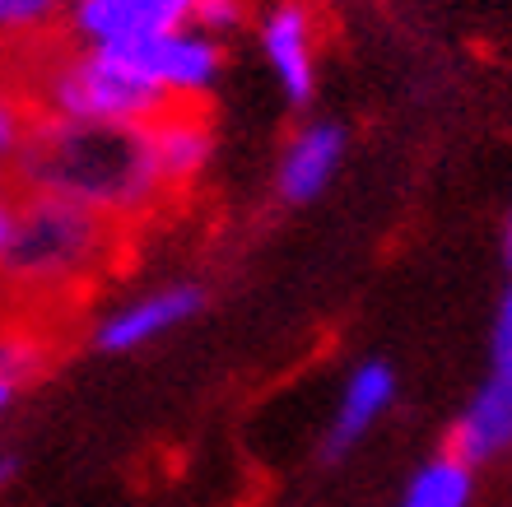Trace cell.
Returning <instances> with one entry per match:
<instances>
[{"label":"cell","mask_w":512,"mask_h":507,"mask_svg":"<svg viewBox=\"0 0 512 507\" xmlns=\"http://www.w3.org/2000/svg\"><path fill=\"white\" fill-rule=\"evenodd\" d=\"M19 177L33 191L122 219L140 214L163 196V182L149 163L145 126H89V121L47 117L33 121L19 154Z\"/></svg>","instance_id":"cell-1"},{"label":"cell","mask_w":512,"mask_h":507,"mask_svg":"<svg viewBox=\"0 0 512 507\" xmlns=\"http://www.w3.org/2000/svg\"><path fill=\"white\" fill-rule=\"evenodd\" d=\"M108 247V214L52 196V191H33L14 210V233L0 275L28 294H61L89 280L108 261Z\"/></svg>","instance_id":"cell-2"},{"label":"cell","mask_w":512,"mask_h":507,"mask_svg":"<svg viewBox=\"0 0 512 507\" xmlns=\"http://www.w3.org/2000/svg\"><path fill=\"white\" fill-rule=\"evenodd\" d=\"M47 112L89 126H149L173 98L149 80L126 47H89L47 75Z\"/></svg>","instance_id":"cell-3"},{"label":"cell","mask_w":512,"mask_h":507,"mask_svg":"<svg viewBox=\"0 0 512 507\" xmlns=\"http://www.w3.org/2000/svg\"><path fill=\"white\" fill-rule=\"evenodd\" d=\"M122 47L140 61V70L173 103L210 94L219 70H224L219 38L201 33V28H173V33H159V38H145V42H122Z\"/></svg>","instance_id":"cell-4"},{"label":"cell","mask_w":512,"mask_h":507,"mask_svg":"<svg viewBox=\"0 0 512 507\" xmlns=\"http://www.w3.org/2000/svg\"><path fill=\"white\" fill-rule=\"evenodd\" d=\"M205 0H75L70 24L89 47L145 42L173 28H191Z\"/></svg>","instance_id":"cell-5"},{"label":"cell","mask_w":512,"mask_h":507,"mask_svg":"<svg viewBox=\"0 0 512 507\" xmlns=\"http://www.w3.org/2000/svg\"><path fill=\"white\" fill-rule=\"evenodd\" d=\"M201 307H205L201 284H163V289H149V294L122 303L117 312H108L94 326V345L103 354H135V349L173 335L177 326H187Z\"/></svg>","instance_id":"cell-6"},{"label":"cell","mask_w":512,"mask_h":507,"mask_svg":"<svg viewBox=\"0 0 512 507\" xmlns=\"http://www.w3.org/2000/svg\"><path fill=\"white\" fill-rule=\"evenodd\" d=\"M261 52L275 70L284 98L303 107L317 94V52H312V19L298 0H275L261 19Z\"/></svg>","instance_id":"cell-7"},{"label":"cell","mask_w":512,"mask_h":507,"mask_svg":"<svg viewBox=\"0 0 512 507\" xmlns=\"http://www.w3.org/2000/svg\"><path fill=\"white\" fill-rule=\"evenodd\" d=\"M391 401H396V373H391V363H382V359L359 363L345 377V387H340L336 414H331V428H326V456H345L350 447H359L382 424V414L391 410Z\"/></svg>","instance_id":"cell-8"},{"label":"cell","mask_w":512,"mask_h":507,"mask_svg":"<svg viewBox=\"0 0 512 507\" xmlns=\"http://www.w3.org/2000/svg\"><path fill=\"white\" fill-rule=\"evenodd\" d=\"M508 447H512V359L494 363L489 382L475 391L471 405L452 424V452L461 461H471V466L494 461Z\"/></svg>","instance_id":"cell-9"},{"label":"cell","mask_w":512,"mask_h":507,"mask_svg":"<svg viewBox=\"0 0 512 507\" xmlns=\"http://www.w3.org/2000/svg\"><path fill=\"white\" fill-rule=\"evenodd\" d=\"M145 145H149V163H154L163 191H173V187H187L191 177H201L215 140H210V126L196 112L168 107V112H159L145 126Z\"/></svg>","instance_id":"cell-10"},{"label":"cell","mask_w":512,"mask_h":507,"mask_svg":"<svg viewBox=\"0 0 512 507\" xmlns=\"http://www.w3.org/2000/svg\"><path fill=\"white\" fill-rule=\"evenodd\" d=\"M340 159H345V131H340L336 121L303 126L280 159V196L289 205L317 201L331 187V177L340 173Z\"/></svg>","instance_id":"cell-11"},{"label":"cell","mask_w":512,"mask_h":507,"mask_svg":"<svg viewBox=\"0 0 512 507\" xmlns=\"http://www.w3.org/2000/svg\"><path fill=\"white\" fill-rule=\"evenodd\" d=\"M471 498H475V466L447 447L443 456L424 461L410 475L396 507H471Z\"/></svg>","instance_id":"cell-12"},{"label":"cell","mask_w":512,"mask_h":507,"mask_svg":"<svg viewBox=\"0 0 512 507\" xmlns=\"http://www.w3.org/2000/svg\"><path fill=\"white\" fill-rule=\"evenodd\" d=\"M42 363H47V349H42L38 335L28 331H0V382L10 391H19L24 382L42 373Z\"/></svg>","instance_id":"cell-13"},{"label":"cell","mask_w":512,"mask_h":507,"mask_svg":"<svg viewBox=\"0 0 512 507\" xmlns=\"http://www.w3.org/2000/svg\"><path fill=\"white\" fill-rule=\"evenodd\" d=\"M28 131H33V117H28V103L14 94L10 84H0V168L19 163L28 145Z\"/></svg>","instance_id":"cell-14"},{"label":"cell","mask_w":512,"mask_h":507,"mask_svg":"<svg viewBox=\"0 0 512 507\" xmlns=\"http://www.w3.org/2000/svg\"><path fill=\"white\" fill-rule=\"evenodd\" d=\"M66 0H0V33H33L61 10Z\"/></svg>","instance_id":"cell-15"},{"label":"cell","mask_w":512,"mask_h":507,"mask_svg":"<svg viewBox=\"0 0 512 507\" xmlns=\"http://www.w3.org/2000/svg\"><path fill=\"white\" fill-rule=\"evenodd\" d=\"M243 14H247L243 0H205L201 10H196V24L191 28H201V33L219 38V33H233V28L243 24Z\"/></svg>","instance_id":"cell-16"},{"label":"cell","mask_w":512,"mask_h":507,"mask_svg":"<svg viewBox=\"0 0 512 507\" xmlns=\"http://www.w3.org/2000/svg\"><path fill=\"white\" fill-rule=\"evenodd\" d=\"M512 359V280L499 298V312H494V363Z\"/></svg>","instance_id":"cell-17"},{"label":"cell","mask_w":512,"mask_h":507,"mask_svg":"<svg viewBox=\"0 0 512 507\" xmlns=\"http://www.w3.org/2000/svg\"><path fill=\"white\" fill-rule=\"evenodd\" d=\"M14 210H19L14 191L0 187V261H5V247H10V233H14Z\"/></svg>","instance_id":"cell-18"},{"label":"cell","mask_w":512,"mask_h":507,"mask_svg":"<svg viewBox=\"0 0 512 507\" xmlns=\"http://www.w3.org/2000/svg\"><path fill=\"white\" fill-rule=\"evenodd\" d=\"M10 475H14V466H10V461H5V456H0V489L10 484Z\"/></svg>","instance_id":"cell-19"},{"label":"cell","mask_w":512,"mask_h":507,"mask_svg":"<svg viewBox=\"0 0 512 507\" xmlns=\"http://www.w3.org/2000/svg\"><path fill=\"white\" fill-rule=\"evenodd\" d=\"M503 252H508V266H512V214H508V233H503Z\"/></svg>","instance_id":"cell-20"},{"label":"cell","mask_w":512,"mask_h":507,"mask_svg":"<svg viewBox=\"0 0 512 507\" xmlns=\"http://www.w3.org/2000/svg\"><path fill=\"white\" fill-rule=\"evenodd\" d=\"M10 401H14V391L5 387V382H0V410H5V405H10Z\"/></svg>","instance_id":"cell-21"}]
</instances>
